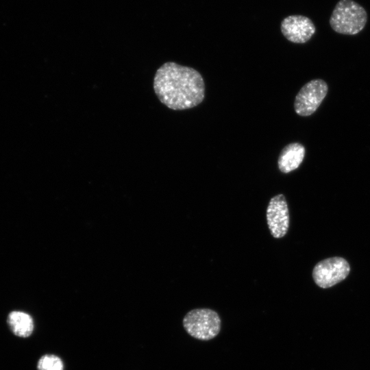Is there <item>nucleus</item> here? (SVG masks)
Returning <instances> with one entry per match:
<instances>
[{
    "mask_svg": "<svg viewBox=\"0 0 370 370\" xmlns=\"http://www.w3.org/2000/svg\"><path fill=\"white\" fill-rule=\"evenodd\" d=\"M153 90L160 101L167 108L182 110L203 101L205 86L202 76L195 69L168 62L156 71Z\"/></svg>",
    "mask_w": 370,
    "mask_h": 370,
    "instance_id": "1",
    "label": "nucleus"
},
{
    "mask_svg": "<svg viewBox=\"0 0 370 370\" xmlns=\"http://www.w3.org/2000/svg\"><path fill=\"white\" fill-rule=\"evenodd\" d=\"M367 21L365 8L353 0H340L330 18V25L337 33L354 35L362 30Z\"/></svg>",
    "mask_w": 370,
    "mask_h": 370,
    "instance_id": "2",
    "label": "nucleus"
},
{
    "mask_svg": "<svg viewBox=\"0 0 370 370\" xmlns=\"http://www.w3.org/2000/svg\"><path fill=\"white\" fill-rule=\"evenodd\" d=\"M183 326L192 337L200 341H209L216 337L221 326L217 312L209 308H196L186 313Z\"/></svg>",
    "mask_w": 370,
    "mask_h": 370,
    "instance_id": "3",
    "label": "nucleus"
},
{
    "mask_svg": "<svg viewBox=\"0 0 370 370\" xmlns=\"http://www.w3.org/2000/svg\"><path fill=\"white\" fill-rule=\"evenodd\" d=\"M350 266L342 257H331L317 262L312 270L315 284L322 288H330L344 280L349 275Z\"/></svg>",
    "mask_w": 370,
    "mask_h": 370,
    "instance_id": "4",
    "label": "nucleus"
},
{
    "mask_svg": "<svg viewBox=\"0 0 370 370\" xmlns=\"http://www.w3.org/2000/svg\"><path fill=\"white\" fill-rule=\"evenodd\" d=\"M328 90L326 82L321 79H312L304 84L295 99L296 113L302 116L313 114L325 97Z\"/></svg>",
    "mask_w": 370,
    "mask_h": 370,
    "instance_id": "5",
    "label": "nucleus"
},
{
    "mask_svg": "<svg viewBox=\"0 0 370 370\" xmlns=\"http://www.w3.org/2000/svg\"><path fill=\"white\" fill-rule=\"evenodd\" d=\"M267 221L274 238H279L286 235L289 226V213L284 195H277L270 199L267 209Z\"/></svg>",
    "mask_w": 370,
    "mask_h": 370,
    "instance_id": "6",
    "label": "nucleus"
},
{
    "mask_svg": "<svg viewBox=\"0 0 370 370\" xmlns=\"http://www.w3.org/2000/svg\"><path fill=\"white\" fill-rule=\"evenodd\" d=\"M315 26L308 17L302 15H291L281 23V32L284 37L294 43H304L315 33Z\"/></svg>",
    "mask_w": 370,
    "mask_h": 370,
    "instance_id": "7",
    "label": "nucleus"
},
{
    "mask_svg": "<svg viewBox=\"0 0 370 370\" xmlns=\"http://www.w3.org/2000/svg\"><path fill=\"white\" fill-rule=\"evenodd\" d=\"M305 156L304 147L298 143L287 145L279 156L278 168L282 173H287L295 170L302 162Z\"/></svg>",
    "mask_w": 370,
    "mask_h": 370,
    "instance_id": "8",
    "label": "nucleus"
},
{
    "mask_svg": "<svg viewBox=\"0 0 370 370\" xmlns=\"http://www.w3.org/2000/svg\"><path fill=\"white\" fill-rule=\"evenodd\" d=\"M11 331L17 336L28 337L34 330V321L32 317L22 311H12L7 320Z\"/></svg>",
    "mask_w": 370,
    "mask_h": 370,
    "instance_id": "9",
    "label": "nucleus"
},
{
    "mask_svg": "<svg viewBox=\"0 0 370 370\" xmlns=\"http://www.w3.org/2000/svg\"><path fill=\"white\" fill-rule=\"evenodd\" d=\"M38 370H63L64 365L60 358L54 354L41 356L37 363Z\"/></svg>",
    "mask_w": 370,
    "mask_h": 370,
    "instance_id": "10",
    "label": "nucleus"
}]
</instances>
